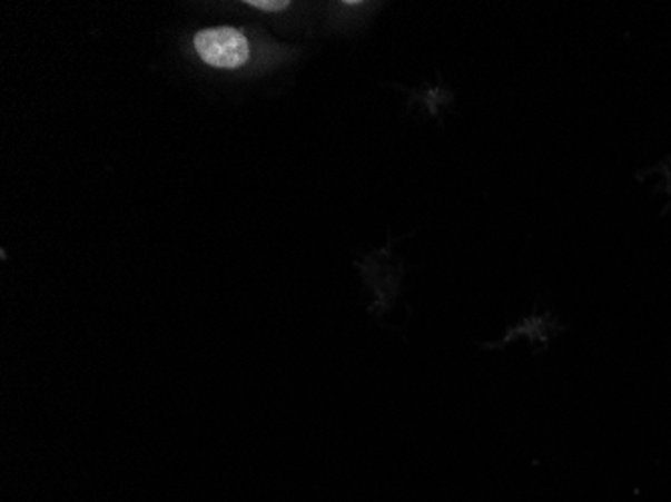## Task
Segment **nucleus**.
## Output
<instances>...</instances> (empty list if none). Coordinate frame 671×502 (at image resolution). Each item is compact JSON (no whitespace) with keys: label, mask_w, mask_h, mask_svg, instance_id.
<instances>
[{"label":"nucleus","mask_w":671,"mask_h":502,"mask_svg":"<svg viewBox=\"0 0 671 502\" xmlns=\"http://www.w3.org/2000/svg\"><path fill=\"white\" fill-rule=\"evenodd\" d=\"M196 51L207 65L217 69H238L248 61V39L231 27L206 29L196 35Z\"/></svg>","instance_id":"obj_1"},{"label":"nucleus","mask_w":671,"mask_h":502,"mask_svg":"<svg viewBox=\"0 0 671 502\" xmlns=\"http://www.w3.org/2000/svg\"><path fill=\"white\" fill-rule=\"evenodd\" d=\"M248 7L259 9V11H284L288 9V0H249Z\"/></svg>","instance_id":"obj_2"}]
</instances>
